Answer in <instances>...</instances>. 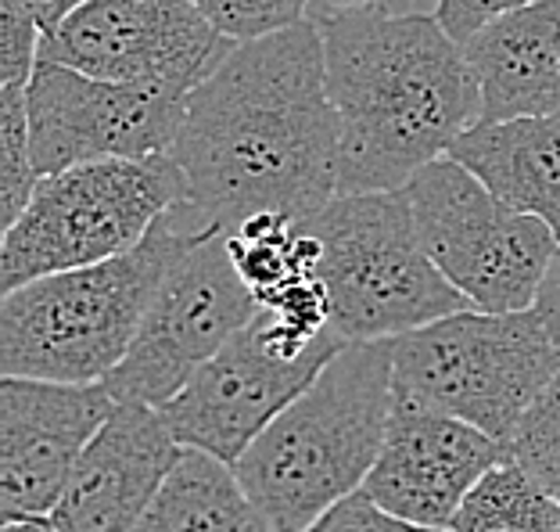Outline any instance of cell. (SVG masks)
Masks as SVG:
<instances>
[{
  "instance_id": "83f0119b",
  "label": "cell",
  "mask_w": 560,
  "mask_h": 532,
  "mask_svg": "<svg viewBox=\"0 0 560 532\" xmlns=\"http://www.w3.org/2000/svg\"><path fill=\"white\" fill-rule=\"evenodd\" d=\"M330 11H371V8H381L388 4V0H324Z\"/></svg>"
},
{
  "instance_id": "8992f818",
  "label": "cell",
  "mask_w": 560,
  "mask_h": 532,
  "mask_svg": "<svg viewBox=\"0 0 560 532\" xmlns=\"http://www.w3.org/2000/svg\"><path fill=\"white\" fill-rule=\"evenodd\" d=\"M184 201L187 181L170 151L97 159L40 176L30 206L0 242V291L8 296L36 277L126 256Z\"/></svg>"
},
{
  "instance_id": "cb8c5ba5",
  "label": "cell",
  "mask_w": 560,
  "mask_h": 532,
  "mask_svg": "<svg viewBox=\"0 0 560 532\" xmlns=\"http://www.w3.org/2000/svg\"><path fill=\"white\" fill-rule=\"evenodd\" d=\"M305 532H450V529H428V525H413L406 518L385 511L381 504H374L366 493H352L341 504H335L320 522L310 525Z\"/></svg>"
},
{
  "instance_id": "277c9868",
  "label": "cell",
  "mask_w": 560,
  "mask_h": 532,
  "mask_svg": "<svg viewBox=\"0 0 560 532\" xmlns=\"http://www.w3.org/2000/svg\"><path fill=\"white\" fill-rule=\"evenodd\" d=\"M209 231L187 206H176L126 256L8 291L0 302V374L105 382L130 352L165 274Z\"/></svg>"
},
{
  "instance_id": "3957f363",
  "label": "cell",
  "mask_w": 560,
  "mask_h": 532,
  "mask_svg": "<svg viewBox=\"0 0 560 532\" xmlns=\"http://www.w3.org/2000/svg\"><path fill=\"white\" fill-rule=\"evenodd\" d=\"M396 338L346 342L234 464L273 532H305L360 493L396 410Z\"/></svg>"
},
{
  "instance_id": "e0dca14e",
  "label": "cell",
  "mask_w": 560,
  "mask_h": 532,
  "mask_svg": "<svg viewBox=\"0 0 560 532\" xmlns=\"http://www.w3.org/2000/svg\"><path fill=\"white\" fill-rule=\"evenodd\" d=\"M450 155L511 209L542 220L560 242V116L475 123Z\"/></svg>"
},
{
  "instance_id": "ba28073f",
  "label": "cell",
  "mask_w": 560,
  "mask_h": 532,
  "mask_svg": "<svg viewBox=\"0 0 560 532\" xmlns=\"http://www.w3.org/2000/svg\"><path fill=\"white\" fill-rule=\"evenodd\" d=\"M420 245L439 274L481 313L536 310L539 288L560 256L557 234L495 198L453 155L435 159L402 187Z\"/></svg>"
},
{
  "instance_id": "484cf974",
  "label": "cell",
  "mask_w": 560,
  "mask_h": 532,
  "mask_svg": "<svg viewBox=\"0 0 560 532\" xmlns=\"http://www.w3.org/2000/svg\"><path fill=\"white\" fill-rule=\"evenodd\" d=\"M0 4L22 11L25 19H33L40 25V33H55L75 8H83L86 0H0Z\"/></svg>"
},
{
  "instance_id": "5b68a950",
  "label": "cell",
  "mask_w": 560,
  "mask_h": 532,
  "mask_svg": "<svg viewBox=\"0 0 560 532\" xmlns=\"http://www.w3.org/2000/svg\"><path fill=\"white\" fill-rule=\"evenodd\" d=\"M299 223L320 242L316 274L330 296V332L341 342L402 338L475 310L420 245L406 192L338 195Z\"/></svg>"
},
{
  "instance_id": "9a60e30c",
  "label": "cell",
  "mask_w": 560,
  "mask_h": 532,
  "mask_svg": "<svg viewBox=\"0 0 560 532\" xmlns=\"http://www.w3.org/2000/svg\"><path fill=\"white\" fill-rule=\"evenodd\" d=\"M184 450L159 407L116 403L47 522L58 532H137Z\"/></svg>"
},
{
  "instance_id": "8fae6325",
  "label": "cell",
  "mask_w": 560,
  "mask_h": 532,
  "mask_svg": "<svg viewBox=\"0 0 560 532\" xmlns=\"http://www.w3.org/2000/svg\"><path fill=\"white\" fill-rule=\"evenodd\" d=\"M234 47L190 0H86L44 33L40 61L108 83L195 91Z\"/></svg>"
},
{
  "instance_id": "2e32d148",
  "label": "cell",
  "mask_w": 560,
  "mask_h": 532,
  "mask_svg": "<svg viewBox=\"0 0 560 532\" xmlns=\"http://www.w3.org/2000/svg\"><path fill=\"white\" fill-rule=\"evenodd\" d=\"M481 86V119L560 116V0L511 11L464 44Z\"/></svg>"
},
{
  "instance_id": "4316f807",
  "label": "cell",
  "mask_w": 560,
  "mask_h": 532,
  "mask_svg": "<svg viewBox=\"0 0 560 532\" xmlns=\"http://www.w3.org/2000/svg\"><path fill=\"white\" fill-rule=\"evenodd\" d=\"M536 313L542 316V324H546V332H550V338L560 346V256L550 266V274H546V281L539 288Z\"/></svg>"
},
{
  "instance_id": "603a6c76",
  "label": "cell",
  "mask_w": 560,
  "mask_h": 532,
  "mask_svg": "<svg viewBox=\"0 0 560 532\" xmlns=\"http://www.w3.org/2000/svg\"><path fill=\"white\" fill-rule=\"evenodd\" d=\"M44 33L22 11L0 4V86H30L40 66Z\"/></svg>"
},
{
  "instance_id": "5bb4252c",
  "label": "cell",
  "mask_w": 560,
  "mask_h": 532,
  "mask_svg": "<svg viewBox=\"0 0 560 532\" xmlns=\"http://www.w3.org/2000/svg\"><path fill=\"white\" fill-rule=\"evenodd\" d=\"M506 461V442L460 417L396 407L363 493L413 525L450 529L467 493Z\"/></svg>"
},
{
  "instance_id": "30bf717a",
  "label": "cell",
  "mask_w": 560,
  "mask_h": 532,
  "mask_svg": "<svg viewBox=\"0 0 560 532\" xmlns=\"http://www.w3.org/2000/svg\"><path fill=\"white\" fill-rule=\"evenodd\" d=\"M195 91L108 83L40 61L25 86L30 151L40 176L97 159H148L173 151Z\"/></svg>"
},
{
  "instance_id": "ac0fdd59",
  "label": "cell",
  "mask_w": 560,
  "mask_h": 532,
  "mask_svg": "<svg viewBox=\"0 0 560 532\" xmlns=\"http://www.w3.org/2000/svg\"><path fill=\"white\" fill-rule=\"evenodd\" d=\"M137 532H273L231 464L184 450Z\"/></svg>"
},
{
  "instance_id": "f1b7e54d",
  "label": "cell",
  "mask_w": 560,
  "mask_h": 532,
  "mask_svg": "<svg viewBox=\"0 0 560 532\" xmlns=\"http://www.w3.org/2000/svg\"><path fill=\"white\" fill-rule=\"evenodd\" d=\"M4 532H58L50 522H19V525H4Z\"/></svg>"
},
{
  "instance_id": "9c48e42d",
  "label": "cell",
  "mask_w": 560,
  "mask_h": 532,
  "mask_svg": "<svg viewBox=\"0 0 560 532\" xmlns=\"http://www.w3.org/2000/svg\"><path fill=\"white\" fill-rule=\"evenodd\" d=\"M256 313L259 302L226 248V227H212L165 274L126 360L105 378L108 392L116 403L162 410Z\"/></svg>"
},
{
  "instance_id": "4fadbf2b",
  "label": "cell",
  "mask_w": 560,
  "mask_h": 532,
  "mask_svg": "<svg viewBox=\"0 0 560 532\" xmlns=\"http://www.w3.org/2000/svg\"><path fill=\"white\" fill-rule=\"evenodd\" d=\"M116 410L105 382L66 385L44 378L0 382V518L47 522L83 450Z\"/></svg>"
},
{
  "instance_id": "d6986e66",
  "label": "cell",
  "mask_w": 560,
  "mask_h": 532,
  "mask_svg": "<svg viewBox=\"0 0 560 532\" xmlns=\"http://www.w3.org/2000/svg\"><path fill=\"white\" fill-rule=\"evenodd\" d=\"M450 532H560V504L525 467L503 461L467 493Z\"/></svg>"
},
{
  "instance_id": "52a82bcc",
  "label": "cell",
  "mask_w": 560,
  "mask_h": 532,
  "mask_svg": "<svg viewBox=\"0 0 560 532\" xmlns=\"http://www.w3.org/2000/svg\"><path fill=\"white\" fill-rule=\"evenodd\" d=\"M560 367L536 310H460L396 338V407L460 417L506 442Z\"/></svg>"
},
{
  "instance_id": "44dd1931",
  "label": "cell",
  "mask_w": 560,
  "mask_h": 532,
  "mask_svg": "<svg viewBox=\"0 0 560 532\" xmlns=\"http://www.w3.org/2000/svg\"><path fill=\"white\" fill-rule=\"evenodd\" d=\"M506 461L525 467L560 504V367L506 439Z\"/></svg>"
},
{
  "instance_id": "7c38bea8",
  "label": "cell",
  "mask_w": 560,
  "mask_h": 532,
  "mask_svg": "<svg viewBox=\"0 0 560 532\" xmlns=\"http://www.w3.org/2000/svg\"><path fill=\"white\" fill-rule=\"evenodd\" d=\"M346 346L330 332L302 357H284L266 342L259 321L226 342L209 363L162 407L165 425L187 450H201L223 464H237L280 410L295 403L324 363Z\"/></svg>"
},
{
  "instance_id": "6da1fadb",
  "label": "cell",
  "mask_w": 560,
  "mask_h": 532,
  "mask_svg": "<svg viewBox=\"0 0 560 532\" xmlns=\"http://www.w3.org/2000/svg\"><path fill=\"white\" fill-rule=\"evenodd\" d=\"M170 155L198 223L234 231L256 212L305 220L338 198V116L313 19L237 44L187 101Z\"/></svg>"
},
{
  "instance_id": "d4e9b609",
  "label": "cell",
  "mask_w": 560,
  "mask_h": 532,
  "mask_svg": "<svg viewBox=\"0 0 560 532\" xmlns=\"http://www.w3.org/2000/svg\"><path fill=\"white\" fill-rule=\"evenodd\" d=\"M528 4H536V0H435V19L442 22V30L450 33L453 41L467 44L470 36L486 30L489 22Z\"/></svg>"
},
{
  "instance_id": "7a4b0ae2",
  "label": "cell",
  "mask_w": 560,
  "mask_h": 532,
  "mask_svg": "<svg viewBox=\"0 0 560 532\" xmlns=\"http://www.w3.org/2000/svg\"><path fill=\"white\" fill-rule=\"evenodd\" d=\"M327 97L338 116V195L402 192L481 119L464 44L431 11H327Z\"/></svg>"
},
{
  "instance_id": "7402d4cb",
  "label": "cell",
  "mask_w": 560,
  "mask_h": 532,
  "mask_svg": "<svg viewBox=\"0 0 560 532\" xmlns=\"http://www.w3.org/2000/svg\"><path fill=\"white\" fill-rule=\"evenodd\" d=\"M223 36L237 44L259 41L305 19L310 0H190Z\"/></svg>"
},
{
  "instance_id": "ffe728a7",
  "label": "cell",
  "mask_w": 560,
  "mask_h": 532,
  "mask_svg": "<svg viewBox=\"0 0 560 532\" xmlns=\"http://www.w3.org/2000/svg\"><path fill=\"white\" fill-rule=\"evenodd\" d=\"M40 184L30 151L25 86H0V227L15 223Z\"/></svg>"
}]
</instances>
